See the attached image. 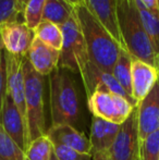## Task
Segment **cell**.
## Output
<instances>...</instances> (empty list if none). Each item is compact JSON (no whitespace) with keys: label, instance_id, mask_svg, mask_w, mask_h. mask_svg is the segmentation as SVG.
Segmentation results:
<instances>
[{"label":"cell","instance_id":"6da1fadb","mask_svg":"<svg viewBox=\"0 0 159 160\" xmlns=\"http://www.w3.org/2000/svg\"><path fill=\"white\" fill-rule=\"evenodd\" d=\"M74 14L82 30L91 62L102 71L112 74L113 67L122 50L120 45L91 14L84 3L74 7Z\"/></svg>","mask_w":159,"mask_h":160},{"label":"cell","instance_id":"7a4b0ae2","mask_svg":"<svg viewBox=\"0 0 159 160\" xmlns=\"http://www.w3.org/2000/svg\"><path fill=\"white\" fill-rule=\"evenodd\" d=\"M119 28L125 50L159 71V58L141 19L135 0H117Z\"/></svg>","mask_w":159,"mask_h":160},{"label":"cell","instance_id":"3957f363","mask_svg":"<svg viewBox=\"0 0 159 160\" xmlns=\"http://www.w3.org/2000/svg\"><path fill=\"white\" fill-rule=\"evenodd\" d=\"M50 114L52 125H73L80 118V97L68 70L58 67L50 74Z\"/></svg>","mask_w":159,"mask_h":160},{"label":"cell","instance_id":"277c9868","mask_svg":"<svg viewBox=\"0 0 159 160\" xmlns=\"http://www.w3.org/2000/svg\"><path fill=\"white\" fill-rule=\"evenodd\" d=\"M25 78V118L28 145L31 142L46 135L44 102V76L34 70L27 57L24 59Z\"/></svg>","mask_w":159,"mask_h":160},{"label":"cell","instance_id":"5b68a950","mask_svg":"<svg viewBox=\"0 0 159 160\" xmlns=\"http://www.w3.org/2000/svg\"><path fill=\"white\" fill-rule=\"evenodd\" d=\"M63 34V45L60 51L58 67L73 73H79L89 61L84 37L77 20L72 17L61 25Z\"/></svg>","mask_w":159,"mask_h":160},{"label":"cell","instance_id":"8992f818","mask_svg":"<svg viewBox=\"0 0 159 160\" xmlns=\"http://www.w3.org/2000/svg\"><path fill=\"white\" fill-rule=\"evenodd\" d=\"M87 103L93 116L119 125L129 118L135 108L124 97L100 89L87 98Z\"/></svg>","mask_w":159,"mask_h":160},{"label":"cell","instance_id":"52a82bcc","mask_svg":"<svg viewBox=\"0 0 159 160\" xmlns=\"http://www.w3.org/2000/svg\"><path fill=\"white\" fill-rule=\"evenodd\" d=\"M141 139L138 134L136 107L130 117L120 125L119 132L108 154L113 160H137Z\"/></svg>","mask_w":159,"mask_h":160},{"label":"cell","instance_id":"ba28073f","mask_svg":"<svg viewBox=\"0 0 159 160\" xmlns=\"http://www.w3.org/2000/svg\"><path fill=\"white\" fill-rule=\"evenodd\" d=\"M80 75L82 78L87 98L91 97L96 91L100 89V91H107L116 94V95L124 97L133 106L135 107L137 106L136 101L122 88V86L118 83V81L116 80L112 74L100 70L97 65L91 62V60L82 69Z\"/></svg>","mask_w":159,"mask_h":160},{"label":"cell","instance_id":"9c48e42d","mask_svg":"<svg viewBox=\"0 0 159 160\" xmlns=\"http://www.w3.org/2000/svg\"><path fill=\"white\" fill-rule=\"evenodd\" d=\"M0 124L24 152L28 147L27 127L23 116L7 92L0 112Z\"/></svg>","mask_w":159,"mask_h":160},{"label":"cell","instance_id":"30bf717a","mask_svg":"<svg viewBox=\"0 0 159 160\" xmlns=\"http://www.w3.org/2000/svg\"><path fill=\"white\" fill-rule=\"evenodd\" d=\"M7 67V92L17 105V109L25 118V78H24V59L25 57H17L4 50Z\"/></svg>","mask_w":159,"mask_h":160},{"label":"cell","instance_id":"8fae6325","mask_svg":"<svg viewBox=\"0 0 159 160\" xmlns=\"http://www.w3.org/2000/svg\"><path fill=\"white\" fill-rule=\"evenodd\" d=\"M4 50L17 57H26L34 38V32L25 23L7 22L0 25Z\"/></svg>","mask_w":159,"mask_h":160},{"label":"cell","instance_id":"7c38bea8","mask_svg":"<svg viewBox=\"0 0 159 160\" xmlns=\"http://www.w3.org/2000/svg\"><path fill=\"white\" fill-rule=\"evenodd\" d=\"M140 139L159 131V80L143 100L136 106Z\"/></svg>","mask_w":159,"mask_h":160},{"label":"cell","instance_id":"4fadbf2b","mask_svg":"<svg viewBox=\"0 0 159 160\" xmlns=\"http://www.w3.org/2000/svg\"><path fill=\"white\" fill-rule=\"evenodd\" d=\"M91 14L106 28L112 38L125 50L119 28L117 0H83Z\"/></svg>","mask_w":159,"mask_h":160},{"label":"cell","instance_id":"5bb4252c","mask_svg":"<svg viewBox=\"0 0 159 160\" xmlns=\"http://www.w3.org/2000/svg\"><path fill=\"white\" fill-rule=\"evenodd\" d=\"M46 136L52 144H60L82 154L93 155V147L89 138L71 124H51L47 130Z\"/></svg>","mask_w":159,"mask_h":160},{"label":"cell","instance_id":"9a60e30c","mask_svg":"<svg viewBox=\"0 0 159 160\" xmlns=\"http://www.w3.org/2000/svg\"><path fill=\"white\" fill-rule=\"evenodd\" d=\"M159 80V71L153 65L132 57V97L138 103Z\"/></svg>","mask_w":159,"mask_h":160},{"label":"cell","instance_id":"2e32d148","mask_svg":"<svg viewBox=\"0 0 159 160\" xmlns=\"http://www.w3.org/2000/svg\"><path fill=\"white\" fill-rule=\"evenodd\" d=\"M26 57L37 73L46 76L50 75L59 65L60 50L45 44L34 36Z\"/></svg>","mask_w":159,"mask_h":160},{"label":"cell","instance_id":"e0dca14e","mask_svg":"<svg viewBox=\"0 0 159 160\" xmlns=\"http://www.w3.org/2000/svg\"><path fill=\"white\" fill-rule=\"evenodd\" d=\"M119 128V124L109 122L95 116L92 117L89 141L93 147V154L108 152L117 137Z\"/></svg>","mask_w":159,"mask_h":160},{"label":"cell","instance_id":"ac0fdd59","mask_svg":"<svg viewBox=\"0 0 159 160\" xmlns=\"http://www.w3.org/2000/svg\"><path fill=\"white\" fill-rule=\"evenodd\" d=\"M74 17V8L64 0H46L42 20L61 26Z\"/></svg>","mask_w":159,"mask_h":160},{"label":"cell","instance_id":"d6986e66","mask_svg":"<svg viewBox=\"0 0 159 160\" xmlns=\"http://www.w3.org/2000/svg\"><path fill=\"white\" fill-rule=\"evenodd\" d=\"M112 75L122 88L132 97V56L124 49L121 50L113 67Z\"/></svg>","mask_w":159,"mask_h":160},{"label":"cell","instance_id":"ffe728a7","mask_svg":"<svg viewBox=\"0 0 159 160\" xmlns=\"http://www.w3.org/2000/svg\"><path fill=\"white\" fill-rule=\"evenodd\" d=\"M33 32L35 37L40 39L42 42L61 51L62 45H63V34H62L61 26L52 22L42 20Z\"/></svg>","mask_w":159,"mask_h":160},{"label":"cell","instance_id":"44dd1931","mask_svg":"<svg viewBox=\"0 0 159 160\" xmlns=\"http://www.w3.org/2000/svg\"><path fill=\"white\" fill-rule=\"evenodd\" d=\"M52 152V143L44 135L31 142L25 152V157L26 160H50Z\"/></svg>","mask_w":159,"mask_h":160},{"label":"cell","instance_id":"7402d4cb","mask_svg":"<svg viewBox=\"0 0 159 160\" xmlns=\"http://www.w3.org/2000/svg\"><path fill=\"white\" fill-rule=\"evenodd\" d=\"M136 4H137L138 11H140V15L145 31H146L152 45L159 58V19L154 14H152L148 10H146L138 1H136Z\"/></svg>","mask_w":159,"mask_h":160},{"label":"cell","instance_id":"603a6c76","mask_svg":"<svg viewBox=\"0 0 159 160\" xmlns=\"http://www.w3.org/2000/svg\"><path fill=\"white\" fill-rule=\"evenodd\" d=\"M0 160H26L25 152L0 124Z\"/></svg>","mask_w":159,"mask_h":160},{"label":"cell","instance_id":"cb8c5ba5","mask_svg":"<svg viewBox=\"0 0 159 160\" xmlns=\"http://www.w3.org/2000/svg\"><path fill=\"white\" fill-rule=\"evenodd\" d=\"M46 0H28L23 13V21L28 28L34 31L42 21Z\"/></svg>","mask_w":159,"mask_h":160},{"label":"cell","instance_id":"d4e9b609","mask_svg":"<svg viewBox=\"0 0 159 160\" xmlns=\"http://www.w3.org/2000/svg\"><path fill=\"white\" fill-rule=\"evenodd\" d=\"M141 160H159V131L141 141Z\"/></svg>","mask_w":159,"mask_h":160},{"label":"cell","instance_id":"484cf974","mask_svg":"<svg viewBox=\"0 0 159 160\" xmlns=\"http://www.w3.org/2000/svg\"><path fill=\"white\" fill-rule=\"evenodd\" d=\"M52 145L53 154L59 160H93V155L82 154L77 150L60 144H52Z\"/></svg>","mask_w":159,"mask_h":160},{"label":"cell","instance_id":"4316f807","mask_svg":"<svg viewBox=\"0 0 159 160\" xmlns=\"http://www.w3.org/2000/svg\"><path fill=\"white\" fill-rule=\"evenodd\" d=\"M13 21L21 22L15 12V0H0V25Z\"/></svg>","mask_w":159,"mask_h":160},{"label":"cell","instance_id":"83f0119b","mask_svg":"<svg viewBox=\"0 0 159 160\" xmlns=\"http://www.w3.org/2000/svg\"><path fill=\"white\" fill-rule=\"evenodd\" d=\"M7 94V67L4 49L0 51V112H1L2 103L4 96Z\"/></svg>","mask_w":159,"mask_h":160},{"label":"cell","instance_id":"f1b7e54d","mask_svg":"<svg viewBox=\"0 0 159 160\" xmlns=\"http://www.w3.org/2000/svg\"><path fill=\"white\" fill-rule=\"evenodd\" d=\"M152 14L159 19V1L158 0H136Z\"/></svg>","mask_w":159,"mask_h":160},{"label":"cell","instance_id":"f546056e","mask_svg":"<svg viewBox=\"0 0 159 160\" xmlns=\"http://www.w3.org/2000/svg\"><path fill=\"white\" fill-rule=\"evenodd\" d=\"M28 0H15V12H17L19 19L21 20V22H23V13L25 10V7L27 4Z\"/></svg>","mask_w":159,"mask_h":160},{"label":"cell","instance_id":"4dcf8cb0","mask_svg":"<svg viewBox=\"0 0 159 160\" xmlns=\"http://www.w3.org/2000/svg\"><path fill=\"white\" fill-rule=\"evenodd\" d=\"M93 160H113L108 152H96L93 154Z\"/></svg>","mask_w":159,"mask_h":160},{"label":"cell","instance_id":"1f68e13d","mask_svg":"<svg viewBox=\"0 0 159 160\" xmlns=\"http://www.w3.org/2000/svg\"><path fill=\"white\" fill-rule=\"evenodd\" d=\"M66 2H68L70 6H72L73 8L74 7H77V6H79V4H81V3H84L83 2V0H64Z\"/></svg>","mask_w":159,"mask_h":160},{"label":"cell","instance_id":"d6a6232c","mask_svg":"<svg viewBox=\"0 0 159 160\" xmlns=\"http://www.w3.org/2000/svg\"><path fill=\"white\" fill-rule=\"evenodd\" d=\"M4 49L3 46V42H2V37H1V32H0V51H2Z\"/></svg>","mask_w":159,"mask_h":160},{"label":"cell","instance_id":"836d02e7","mask_svg":"<svg viewBox=\"0 0 159 160\" xmlns=\"http://www.w3.org/2000/svg\"><path fill=\"white\" fill-rule=\"evenodd\" d=\"M50 160H59V159H58L57 157H56V155L52 152V155H51V159H50Z\"/></svg>","mask_w":159,"mask_h":160},{"label":"cell","instance_id":"e575fe53","mask_svg":"<svg viewBox=\"0 0 159 160\" xmlns=\"http://www.w3.org/2000/svg\"><path fill=\"white\" fill-rule=\"evenodd\" d=\"M137 160H141V159H140V157H138V159H137Z\"/></svg>","mask_w":159,"mask_h":160},{"label":"cell","instance_id":"d590c367","mask_svg":"<svg viewBox=\"0 0 159 160\" xmlns=\"http://www.w3.org/2000/svg\"><path fill=\"white\" fill-rule=\"evenodd\" d=\"M158 1H159V0H158Z\"/></svg>","mask_w":159,"mask_h":160}]
</instances>
